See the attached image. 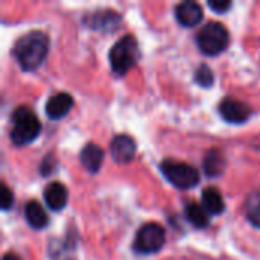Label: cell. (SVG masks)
Returning <instances> with one entry per match:
<instances>
[{
    "mask_svg": "<svg viewBox=\"0 0 260 260\" xmlns=\"http://www.w3.org/2000/svg\"><path fill=\"white\" fill-rule=\"evenodd\" d=\"M230 43V34L222 23L209 21L197 34L198 49L209 56L222 53Z\"/></svg>",
    "mask_w": 260,
    "mask_h": 260,
    "instance_id": "cell-4",
    "label": "cell"
},
{
    "mask_svg": "<svg viewBox=\"0 0 260 260\" xmlns=\"http://www.w3.org/2000/svg\"><path fill=\"white\" fill-rule=\"evenodd\" d=\"M104 149L96 145V143H88L85 145L82 149H81V154H79V160L82 163V166L90 172V174H96L99 172L101 166H102V161H104Z\"/></svg>",
    "mask_w": 260,
    "mask_h": 260,
    "instance_id": "cell-13",
    "label": "cell"
},
{
    "mask_svg": "<svg viewBox=\"0 0 260 260\" xmlns=\"http://www.w3.org/2000/svg\"><path fill=\"white\" fill-rule=\"evenodd\" d=\"M49 52V37L43 30H30L21 35L12 49V53L23 72L37 70Z\"/></svg>",
    "mask_w": 260,
    "mask_h": 260,
    "instance_id": "cell-1",
    "label": "cell"
},
{
    "mask_svg": "<svg viewBox=\"0 0 260 260\" xmlns=\"http://www.w3.org/2000/svg\"><path fill=\"white\" fill-rule=\"evenodd\" d=\"M55 168H56V160H55V157H53V155H46V157L43 158L41 165H40V174H41L43 177H47V175H50V174L53 172Z\"/></svg>",
    "mask_w": 260,
    "mask_h": 260,
    "instance_id": "cell-21",
    "label": "cell"
},
{
    "mask_svg": "<svg viewBox=\"0 0 260 260\" xmlns=\"http://www.w3.org/2000/svg\"><path fill=\"white\" fill-rule=\"evenodd\" d=\"M232 6V2L230 0H209V8L218 14H222V12H227Z\"/></svg>",
    "mask_w": 260,
    "mask_h": 260,
    "instance_id": "cell-23",
    "label": "cell"
},
{
    "mask_svg": "<svg viewBox=\"0 0 260 260\" xmlns=\"http://www.w3.org/2000/svg\"><path fill=\"white\" fill-rule=\"evenodd\" d=\"M203 17V8L195 2H181L175 6V18L181 26L193 27L201 23Z\"/></svg>",
    "mask_w": 260,
    "mask_h": 260,
    "instance_id": "cell-10",
    "label": "cell"
},
{
    "mask_svg": "<svg viewBox=\"0 0 260 260\" xmlns=\"http://www.w3.org/2000/svg\"><path fill=\"white\" fill-rule=\"evenodd\" d=\"M75 248L76 244L72 239H53L49 245V256L52 260H73Z\"/></svg>",
    "mask_w": 260,
    "mask_h": 260,
    "instance_id": "cell-15",
    "label": "cell"
},
{
    "mask_svg": "<svg viewBox=\"0 0 260 260\" xmlns=\"http://www.w3.org/2000/svg\"><path fill=\"white\" fill-rule=\"evenodd\" d=\"M195 81L198 85L204 87V88H209L213 85L215 82V76H213V72L212 69L207 66V64H201L197 70H195Z\"/></svg>",
    "mask_w": 260,
    "mask_h": 260,
    "instance_id": "cell-20",
    "label": "cell"
},
{
    "mask_svg": "<svg viewBox=\"0 0 260 260\" xmlns=\"http://www.w3.org/2000/svg\"><path fill=\"white\" fill-rule=\"evenodd\" d=\"M186 218L197 229H206L210 222L209 213L206 212L203 204L198 203H189L186 206Z\"/></svg>",
    "mask_w": 260,
    "mask_h": 260,
    "instance_id": "cell-18",
    "label": "cell"
},
{
    "mask_svg": "<svg viewBox=\"0 0 260 260\" xmlns=\"http://www.w3.org/2000/svg\"><path fill=\"white\" fill-rule=\"evenodd\" d=\"M11 142L15 146H26L32 143L41 133V122L29 107H17L12 113Z\"/></svg>",
    "mask_w": 260,
    "mask_h": 260,
    "instance_id": "cell-2",
    "label": "cell"
},
{
    "mask_svg": "<svg viewBox=\"0 0 260 260\" xmlns=\"http://www.w3.org/2000/svg\"><path fill=\"white\" fill-rule=\"evenodd\" d=\"M2 260H20V257L17 254H14V253H6Z\"/></svg>",
    "mask_w": 260,
    "mask_h": 260,
    "instance_id": "cell-24",
    "label": "cell"
},
{
    "mask_svg": "<svg viewBox=\"0 0 260 260\" xmlns=\"http://www.w3.org/2000/svg\"><path fill=\"white\" fill-rule=\"evenodd\" d=\"M120 21V15L116 11L104 9V11H94L82 18L84 26L94 29V30H105L111 32L117 27V23Z\"/></svg>",
    "mask_w": 260,
    "mask_h": 260,
    "instance_id": "cell-9",
    "label": "cell"
},
{
    "mask_svg": "<svg viewBox=\"0 0 260 260\" xmlns=\"http://www.w3.org/2000/svg\"><path fill=\"white\" fill-rule=\"evenodd\" d=\"M244 209L250 224L260 229V190H254L248 195Z\"/></svg>",
    "mask_w": 260,
    "mask_h": 260,
    "instance_id": "cell-19",
    "label": "cell"
},
{
    "mask_svg": "<svg viewBox=\"0 0 260 260\" xmlns=\"http://www.w3.org/2000/svg\"><path fill=\"white\" fill-rule=\"evenodd\" d=\"M219 114L229 123H244L251 117V108L245 102L225 98L219 104Z\"/></svg>",
    "mask_w": 260,
    "mask_h": 260,
    "instance_id": "cell-7",
    "label": "cell"
},
{
    "mask_svg": "<svg viewBox=\"0 0 260 260\" xmlns=\"http://www.w3.org/2000/svg\"><path fill=\"white\" fill-rule=\"evenodd\" d=\"M203 207L209 215H221L225 210V203L221 192L215 187L203 190Z\"/></svg>",
    "mask_w": 260,
    "mask_h": 260,
    "instance_id": "cell-16",
    "label": "cell"
},
{
    "mask_svg": "<svg viewBox=\"0 0 260 260\" xmlns=\"http://www.w3.org/2000/svg\"><path fill=\"white\" fill-rule=\"evenodd\" d=\"M160 171L163 177L178 189H192L200 183V172L184 161L172 158L163 160L160 163Z\"/></svg>",
    "mask_w": 260,
    "mask_h": 260,
    "instance_id": "cell-5",
    "label": "cell"
},
{
    "mask_svg": "<svg viewBox=\"0 0 260 260\" xmlns=\"http://www.w3.org/2000/svg\"><path fill=\"white\" fill-rule=\"evenodd\" d=\"M140 50L134 35H125L110 50V66L114 73L126 75L139 61Z\"/></svg>",
    "mask_w": 260,
    "mask_h": 260,
    "instance_id": "cell-3",
    "label": "cell"
},
{
    "mask_svg": "<svg viewBox=\"0 0 260 260\" xmlns=\"http://www.w3.org/2000/svg\"><path fill=\"white\" fill-rule=\"evenodd\" d=\"M72 107H73V98L69 93L66 91L56 93L52 98H49L46 104V114L52 120H59L69 114Z\"/></svg>",
    "mask_w": 260,
    "mask_h": 260,
    "instance_id": "cell-11",
    "label": "cell"
},
{
    "mask_svg": "<svg viewBox=\"0 0 260 260\" xmlns=\"http://www.w3.org/2000/svg\"><path fill=\"white\" fill-rule=\"evenodd\" d=\"M166 241L165 229L157 222H148L142 225L134 239V251L139 254H154L160 251Z\"/></svg>",
    "mask_w": 260,
    "mask_h": 260,
    "instance_id": "cell-6",
    "label": "cell"
},
{
    "mask_svg": "<svg viewBox=\"0 0 260 260\" xmlns=\"http://www.w3.org/2000/svg\"><path fill=\"white\" fill-rule=\"evenodd\" d=\"M24 218L26 222L34 229V230H43L49 224L47 213L44 207L38 201H29L24 207Z\"/></svg>",
    "mask_w": 260,
    "mask_h": 260,
    "instance_id": "cell-14",
    "label": "cell"
},
{
    "mask_svg": "<svg viewBox=\"0 0 260 260\" xmlns=\"http://www.w3.org/2000/svg\"><path fill=\"white\" fill-rule=\"evenodd\" d=\"M136 149H137L136 148V142L128 134H117V136L113 137V140L110 143L111 157L119 165L129 163L134 158V155H136Z\"/></svg>",
    "mask_w": 260,
    "mask_h": 260,
    "instance_id": "cell-8",
    "label": "cell"
},
{
    "mask_svg": "<svg viewBox=\"0 0 260 260\" xmlns=\"http://www.w3.org/2000/svg\"><path fill=\"white\" fill-rule=\"evenodd\" d=\"M0 192H2V201H0L2 210L11 209V206H12V203H14V195H12V192L9 190V187H8L6 184H2V186H0Z\"/></svg>",
    "mask_w": 260,
    "mask_h": 260,
    "instance_id": "cell-22",
    "label": "cell"
},
{
    "mask_svg": "<svg viewBox=\"0 0 260 260\" xmlns=\"http://www.w3.org/2000/svg\"><path fill=\"white\" fill-rule=\"evenodd\" d=\"M67 200H69L67 187L59 181H53L44 189V201L47 207L55 212L62 210L67 204Z\"/></svg>",
    "mask_w": 260,
    "mask_h": 260,
    "instance_id": "cell-12",
    "label": "cell"
},
{
    "mask_svg": "<svg viewBox=\"0 0 260 260\" xmlns=\"http://www.w3.org/2000/svg\"><path fill=\"white\" fill-rule=\"evenodd\" d=\"M204 172L207 177L210 178H215V177H219L222 172H224V168H225V160L222 157V154L218 151V149H210L204 158Z\"/></svg>",
    "mask_w": 260,
    "mask_h": 260,
    "instance_id": "cell-17",
    "label": "cell"
}]
</instances>
